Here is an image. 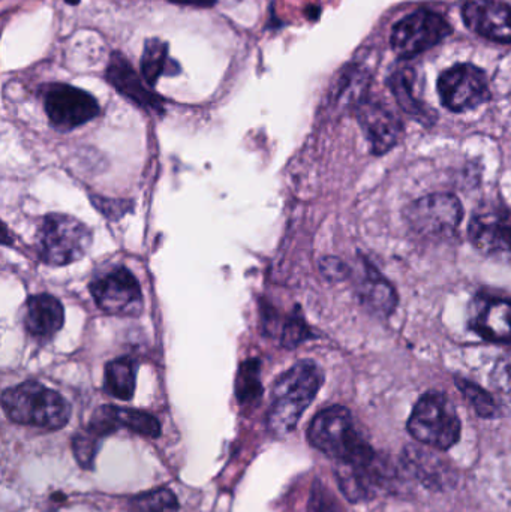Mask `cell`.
<instances>
[{"label":"cell","instance_id":"obj_1","mask_svg":"<svg viewBox=\"0 0 511 512\" xmlns=\"http://www.w3.org/2000/svg\"><path fill=\"white\" fill-rule=\"evenodd\" d=\"M324 375L317 363L303 360L285 372L272 391L267 412V429L273 436L288 435L297 427L306 409L314 402L323 385Z\"/></svg>","mask_w":511,"mask_h":512},{"label":"cell","instance_id":"obj_2","mask_svg":"<svg viewBox=\"0 0 511 512\" xmlns=\"http://www.w3.org/2000/svg\"><path fill=\"white\" fill-rule=\"evenodd\" d=\"M2 408L14 423L45 430L62 429L71 417V405L65 397L36 381L3 391Z\"/></svg>","mask_w":511,"mask_h":512},{"label":"cell","instance_id":"obj_3","mask_svg":"<svg viewBox=\"0 0 511 512\" xmlns=\"http://www.w3.org/2000/svg\"><path fill=\"white\" fill-rule=\"evenodd\" d=\"M312 447L338 462L374 456L375 450L360 435L353 415L344 406H330L315 415L308 430Z\"/></svg>","mask_w":511,"mask_h":512},{"label":"cell","instance_id":"obj_4","mask_svg":"<svg viewBox=\"0 0 511 512\" xmlns=\"http://www.w3.org/2000/svg\"><path fill=\"white\" fill-rule=\"evenodd\" d=\"M408 432L426 447L447 451L461 439V418L446 394L429 391L414 406L408 420Z\"/></svg>","mask_w":511,"mask_h":512},{"label":"cell","instance_id":"obj_5","mask_svg":"<svg viewBox=\"0 0 511 512\" xmlns=\"http://www.w3.org/2000/svg\"><path fill=\"white\" fill-rule=\"evenodd\" d=\"M92 231L68 215L45 216L36 234V254L45 264L62 267L83 258L92 246Z\"/></svg>","mask_w":511,"mask_h":512},{"label":"cell","instance_id":"obj_6","mask_svg":"<svg viewBox=\"0 0 511 512\" xmlns=\"http://www.w3.org/2000/svg\"><path fill=\"white\" fill-rule=\"evenodd\" d=\"M405 218L416 236L426 240H446L458 233L464 210L455 195L434 194L414 201Z\"/></svg>","mask_w":511,"mask_h":512},{"label":"cell","instance_id":"obj_7","mask_svg":"<svg viewBox=\"0 0 511 512\" xmlns=\"http://www.w3.org/2000/svg\"><path fill=\"white\" fill-rule=\"evenodd\" d=\"M450 33L452 26L443 15L420 9L393 26L390 42L399 57L410 59L431 50L450 36Z\"/></svg>","mask_w":511,"mask_h":512},{"label":"cell","instance_id":"obj_8","mask_svg":"<svg viewBox=\"0 0 511 512\" xmlns=\"http://www.w3.org/2000/svg\"><path fill=\"white\" fill-rule=\"evenodd\" d=\"M437 89L441 104L453 113L474 110L491 98L488 75L471 63L446 69L438 78Z\"/></svg>","mask_w":511,"mask_h":512},{"label":"cell","instance_id":"obj_9","mask_svg":"<svg viewBox=\"0 0 511 512\" xmlns=\"http://www.w3.org/2000/svg\"><path fill=\"white\" fill-rule=\"evenodd\" d=\"M378 454L353 462L336 463L335 474L339 489L353 504L371 501L381 490L389 489L395 469L390 468Z\"/></svg>","mask_w":511,"mask_h":512},{"label":"cell","instance_id":"obj_10","mask_svg":"<svg viewBox=\"0 0 511 512\" xmlns=\"http://www.w3.org/2000/svg\"><path fill=\"white\" fill-rule=\"evenodd\" d=\"M44 108L51 125L63 132L90 122L101 111L90 93L65 83L45 87Z\"/></svg>","mask_w":511,"mask_h":512},{"label":"cell","instance_id":"obj_11","mask_svg":"<svg viewBox=\"0 0 511 512\" xmlns=\"http://www.w3.org/2000/svg\"><path fill=\"white\" fill-rule=\"evenodd\" d=\"M90 292L99 309L110 315L134 316L143 309L140 283L125 267L113 268L93 280Z\"/></svg>","mask_w":511,"mask_h":512},{"label":"cell","instance_id":"obj_12","mask_svg":"<svg viewBox=\"0 0 511 512\" xmlns=\"http://www.w3.org/2000/svg\"><path fill=\"white\" fill-rule=\"evenodd\" d=\"M471 243L482 254L511 262V209L494 206L480 209L468 228Z\"/></svg>","mask_w":511,"mask_h":512},{"label":"cell","instance_id":"obj_13","mask_svg":"<svg viewBox=\"0 0 511 512\" xmlns=\"http://www.w3.org/2000/svg\"><path fill=\"white\" fill-rule=\"evenodd\" d=\"M357 117L374 155H384L398 146L404 126L387 105L363 99L357 107Z\"/></svg>","mask_w":511,"mask_h":512},{"label":"cell","instance_id":"obj_14","mask_svg":"<svg viewBox=\"0 0 511 512\" xmlns=\"http://www.w3.org/2000/svg\"><path fill=\"white\" fill-rule=\"evenodd\" d=\"M468 29L477 35L511 44V5L503 0H468L462 9Z\"/></svg>","mask_w":511,"mask_h":512},{"label":"cell","instance_id":"obj_15","mask_svg":"<svg viewBox=\"0 0 511 512\" xmlns=\"http://www.w3.org/2000/svg\"><path fill=\"white\" fill-rule=\"evenodd\" d=\"M470 327L489 342L511 343V298H477L471 304Z\"/></svg>","mask_w":511,"mask_h":512},{"label":"cell","instance_id":"obj_16","mask_svg":"<svg viewBox=\"0 0 511 512\" xmlns=\"http://www.w3.org/2000/svg\"><path fill=\"white\" fill-rule=\"evenodd\" d=\"M108 83L120 93V95L128 98L129 101L137 104L144 110L153 111V113H162V99L156 93L150 92L140 75L132 68L125 56L119 51L111 54L110 62H108L107 72Z\"/></svg>","mask_w":511,"mask_h":512},{"label":"cell","instance_id":"obj_17","mask_svg":"<svg viewBox=\"0 0 511 512\" xmlns=\"http://www.w3.org/2000/svg\"><path fill=\"white\" fill-rule=\"evenodd\" d=\"M404 468L414 480L429 489H444L455 480L449 463L429 450L419 447H408L404 451Z\"/></svg>","mask_w":511,"mask_h":512},{"label":"cell","instance_id":"obj_18","mask_svg":"<svg viewBox=\"0 0 511 512\" xmlns=\"http://www.w3.org/2000/svg\"><path fill=\"white\" fill-rule=\"evenodd\" d=\"M65 322L62 303L50 294L33 295L24 310V327L32 336L50 339Z\"/></svg>","mask_w":511,"mask_h":512},{"label":"cell","instance_id":"obj_19","mask_svg":"<svg viewBox=\"0 0 511 512\" xmlns=\"http://www.w3.org/2000/svg\"><path fill=\"white\" fill-rule=\"evenodd\" d=\"M357 291L362 303L378 315L389 316L398 304L395 288L368 262L363 268V277Z\"/></svg>","mask_w":511,"mask_h":512},{"label":"cell","instance_id":"obj_20","mask_svg":"<svg viewBox=\"0 0 511 512\" xmlns=\"http://www.w3.org/2000/svg\"><path fill=\"white\" fill-rule=\"evenodd\" d=\"M137 381V363L132 358L122 357L105 366L104 388L114 399L131 400Z\"/></svg>","mask_w":511,"mask_h":512},{"label":"cell","instance_id":"obj_21","mask_svg":"<svg viewBox=\"0 0 511 512\" xmlns=\"http://www.w3.org/2000/svg\"><path fill=\"white\" fill-rule=\"evenodd\" d=\"M389 86L405 113L417 119H429L428 105L423 104L417 96V75L414 69H399L390 78Z\"/></svg>","mask_w":511,"mask_h":512},{"label":"cell","instance_id":"obj_22","mask_svg":"<svg viewBox=\"0 0 511 512\" xmlns=\"http://www.w3.org/2000/svg\"><path fill=\"white\" fill-rule=\"evenodd\" d=\"M168 59V44L158 38H149L144 44L143 56H141V74L149 86H155L161 75L176 74L170 68Z\"/></svg>","mask_w":511,"mask_h":512},{"label":"cell","instance_id":"obj_23","mask_svg":"<svg viewBox=\"0 0 511 512\" xmlns=\"http://www.w3.org/2000/svg\"><path fill=\"white\" fill-rule=\"evenodd\" d=\"M117 424L129 432L137 433L144 438L156 439L161 436V423L158 418L150 415L149 412L138 411V409L117 408L114 406Z\"/></svg>","mask_w":511,"mask_h":512},{"label":"cell","instance_id":"obj_24","mask_svg":"<svg viewBox=\"0 0 511 512\" xmlns=\"http://www.w3.org/2000/svg\"><path fill=\"white\" fill-rule=\"evenodd\" d=\"M131 512H179V501L170 489L152 490L128 502Z\"/></svg>","mask_w":511,"mask_h":512},{"label":"cell","instance_id":"obj_25","mask_svg":"<svg viewBox=\"0 0 511 512\" xmlns=\"http://www.w3.org/2000/svg\"><path fill=\"white\" fill-rule=\"evenodd\" d=\"M237 400L242 405H252L260 400L263 387L260 382V363L249 360L242 364L236 381Z\"/></svg>","mask_w":511,"mask_h":512},{"label":"cell","instance_id":"obj_26","mask_svg":"<svg viewBox=\"0 0 511 512\" xmlns=\"http://www.w3.org/2000/svg\"><path fill=\"white\" fill-rule=\"evenodd\" d=\"M456 385H458L459 391L464 394L465 399L468 400L474 411L479 417L482 418H494L498 414V406L495 403L494 397L483 390L480 385L474 384V382L467 381L464 378L456 379Z\"/></svg>","mask_w":511,"mask_h":512},{"label":"cell","instance_id":"obj_27","mask_svg":"<svg viewBox=\"0 0 511 512\" xmlns=\"http://www.w3.org/2000/svg\"><path fill=\"white\" fill-rule=\"evenodd\" d=\"M99 444H101V439L96 438L86 429L75 433L74 439H72V451H74L75 459L80 463L81 468L92 469Z\"/></svg>","mask_w":511,"mask_h":512},{"label":"cell","instance_id":"obj_28","mask_svg":"<svg viewBox=\"0 0 511 512\" xmlns=\"http://www.w3.org/2000/svg\"><path fill=\"white\" fill-rule=\"evenodd\" d=\"M309 334H311V331H309L308 325L305 324L302 316H294L282 330V343L288 348H293V346L303 342Z\"/></svg>","mask_w":511,"mask_h":512},{"label":"cell","instance_id":"obj_29","mask_svg":"<svg viewBox=\"0 0 511 512\" xmlns=\"http://www.w3.org/2000/svg\"><path fill=\"white\" fill-rule=\"evenodd\" d=\"M308 512H342L336 504L333 496L327 492L326 487L320 483L315 484L312 489L311 501H309Z\"/></svg>","mask_w":511,"mask_h":512},{"label":"cell","instance_id":"obj_30","mask_svg":"<svg viewBox=\"0 0 511 512\" xmlns=\"http://www.w3.org/2000/svg\"><path fill=\"white\" fill-rule=\"evenodd\" d=\"M321 270L329 279H344L348 274L347 265L335 258L324 259Z\"/></svg>","mask_w":511,"mask_h":512},{"label":"cell","instance_id":"obj_31","mask_svg":"<svg viewBox=\"0 0 511 512\" xmlns=\"http://www.w3.org/2000/svg\"><path fill=\"white\" fill-rule=\"evenodd\" d=\"M168 2L177 3V5L195 6V8H210L218 0H168Z\"/></svg>","mask_w":511,"mask_h":512},{"label":"cell","instance_id":"obj_32","mask_svg":"<svg viewBox=\"0 0 511 512\" xmlns=\"http://www.w3.org/2000/svg\"><path fill=\"white\" fill-rule=\"evenodd\" d=\"M66 3H69V5H78L80 3V0H65Z\"/></svg>","mask_w":511,"mask_h":512}]
</instances>
